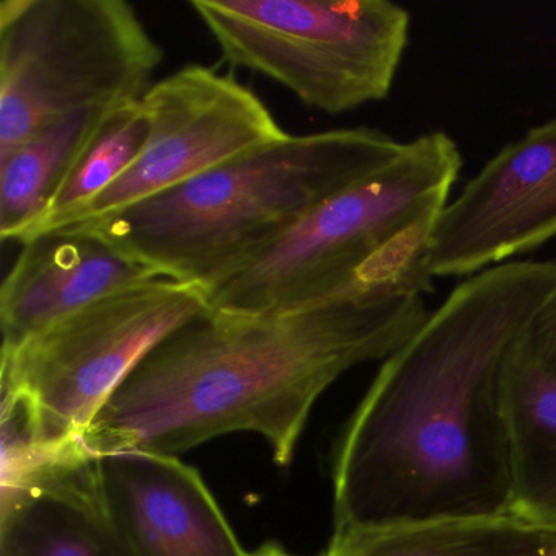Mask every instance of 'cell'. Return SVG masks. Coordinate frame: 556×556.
Returning <instances> with one entry per match:
<instances>
[{
  "label": "cell",
  "mask_w": 556,
  "mask_h": 556,
  "mask_svg": "<svg viewBox=\"0 0 556 556\" xmlns=\"http://www.w3.org/2000/svg\"><path fill=\"white\" fill-rule=\"evenodd\" d=\"M434 220L393 240L337 291L301 307L207 311L157 344L96 416L92 454L178 455L233 432L289 467L312 409L344 374L386 361L429 317Z\"/></svg>",
  "instance_id": "6da1fadb"
},
{
  "label": "cell",
  "mask_w": 556,
  "mask_h": 556,
  "mask_svg": "<svg viewBox=\"0 0 556 556\" xmlns=\"http://www.w3.org/2000/svg\"><path fill=\"white\" fill-rule=\"evenodd\" d=\"M556 262L470 276L390 354L334 451V530L509 516L506 367Z\"/></svg>",
  "instance_id": "7a4b0ae2"
},
{
  "label": "cell",
  "mask_w": 556,
  "mask_h": 556,
  "mask_svg": "<svg viewBox=\"0 0 556 556\" xmlns=\"http://www.w3.org/2000/svg\"><path fill=\"white\" fill-rule=\"evenodd\" d=\"M402 146L372 128L288 135L77 229L92 230L164 278L210 292L324 201L389 164Z\"/></svg>",
  "instance_id": "3957f363"
},
{
  "label": "cell",
  "mask_w": 556,
  "mask_h": 556,
  "mask_svg": "<svg viewBox=\"0 0 556 556\" xmlns=\"http://www.w3.org/2000/svg\"><path fill=\"white\" fill-rule=\"evenodd\" d=\"M458 146L442 131L402 151L324 201L242 271L207 292L211 311L301 307L346 285L400 236L435 219L460 175Z\"/></svg>",
  "instance_id": "277c9868"
},
{
  "label": "cell",
  "mask_w": 556,
  "mask_h": 556,
  "mask_svg": "<svg viewBox=\"0 0 556 556\" xmlns=\"http://www.w3.org/2000/svg\"><path fill=\"white\" fill-rule=\"evenodd\" d=\"M164 54L123 0H2L0 155L71 113L144 99Z\"/></svg>",
  "instance_id": "5b68a950"
},
{
  "label": "cell",
  "mask_w": 556,
  "mask_h": 556,
  "mask_svg": "<svg viewBox=\"0 0 556 556\" xmlns=\"http://www.w3.org/2000/svg\"><path fill=\"white\" fill-rule=\"evenodd\" d=\"M226 63L308 109L341 115L387 99L412 17L387 0H191Z\"/></svg>",
  "instance_id": "8992f818"
},
{
  "label": "cell",
  "mask_w": 556,
  "mask_h": 556,
  "mask_svg": "<svg viewBox=\"0 0 556 556\" xmlns=\"http://www.w3.org/2000/svg\"><path fill=\"white\" fill-rule=\"evenodd\" d=\"M210 311L207 292L154 278L106 295L17 350H2V387L18 390L48 444L83 441L90 422L142 359Z\"/></svg>",
  "instance_id": "52a82bcc"
},
{
  "label": "cell",
  "mask_w": 556,
  "mask_h": 556,
  "mask_svg": "<svg viewBox=\"0 0 556 556\" xmlns=\"http://www.w3.org/2000/svg\"><path fill=\"white\" fill-rule=\"evenodd\" d=\"M142 109L149 135L141 154L112 187L58 230L109 219L288 136L252 90L200 64L155 83L142 99Z\"/></svg>",
  "instance_id": "ba28073f"
},
{
  "label": "cell",
  "mask_w": 556,
  "mask_h": 556,
  "mask_svg": "<svg viewBox=\"0 0 556 556\" xmlns=\"http://www.w3.org/2000/svg\"><path fill=\"white\" fill-rule=\"evenodd\" d=\"M556 237V118L501 149L435 217L431 278H470Z\"/></svg>",
  "instance_id": "9c48e42d"
},
{
  "label": "cell",
  "mask_w": 556,
  "mask_h": 556,
  "mask_svg": "<svg viewBox=\"0 0 556 556\" xmlns=\"http://www.w3.org/2000/svg\"><path fill=\"white\" fill-rule=\"evenodd\" d=\"M110 530L131 556H249L197 468L177 455H99Z\"/></svg>",
  "instance_id": "30bf717a"
},
{
  "label": "cell",
  "mask_w": 556,
  "mask_h": 556,
  "mask_svg": "<svg viewBox=\"0 0 556 556\" xmlns=\"http://www.w3.org/2000/svg\"><path fill=\"white\" fill-rule=\"evenodd\" d=\"M0 288L2 350L129 286L162 278L86 229H63L25 242Z\"/></svg>",
  "instance_id": "8fae6325"
},
{
  "label": "cell",
  "mask_w": 556,
  "mask_h": 556,
  "mask_svg": "<svg viewBox=\"0 0 556 556\" xmlns=\"http://www.w3.org/2000/svg\"><path fill=\"white\" fill-rule=\"evenodd\" d=\"M506 409L513 444L509 516L556 532V377L520 353L506 367Z\"/></svg>",
  "instance_id": "7c38bea8"
},
{
  "label": "cell",
  "mask_w": 556,
  "mask_h": 556,
  "mask_svg": "<svg viewBox=\"0 0 556 556\" xmlns=\"http://www.w3.org/2000/svg\"><path fill=\"white\" fill-rule=\"evenodd\" d=\"M328 556H556V532L514 516L333 530Z\"/></svg>",
  "instance_id": "4fadbf2b"
},
{
  "label": "cell",
  "mask_w": 556,
  "mask_h": 556,
  "mask_svg": "<svg viewBox=\"0 0 556 556\" xmlns=\"http://www.w3.org/2000/svg\"><path fill=\"white\" fill-rule=\"evenodd\" d=\"M110 110H84L54 119L0 155L2 242L22 245L30 239L71 165Z\"/></svg>",
  "instance_id": "5bb4252c"
},
{
  "label": "cell",
  "mask_w": 556,
  "mask_h": 556,
  "mask_svg": "<svg viewBox=\"0 0 556 556\" xmlns=\"http://www.w3.org/2000/svg\"><path fill=\"white\" fill-rule=\"evenodd\" d=\"M0 556H131L100 497L30 494L0 501Z\"/></svg>",
  "instance_id": "9a60e30c"
},
{
  "label": "cell",
  "mask_w": 556,
  "mask_h": 556,
  "mask_svg": "<svg viewBox=\"0 0 556 556\" xmlns=\"http://www.w3.org/2000/svg\"><path fill=\"white\" fill-rule=\"evenodd\" d=\"M148 135L149 122L142 100L110 110L71 165L43 220L28 240L60 229L106 188L112 187L141 154Z\"/></svg>",
  "instance_id": "2e32d148"
},
{
  "label": "cell",
  "mask_w": 556,
  "mask_h": 556,
  "mask_svg": "<svg viewBox=\"0 0 556 556\" xmlns=\"http://www.w3.org/2000/svg\"><path fill=\"white\" fill-rule=\"evenodd\" d=\"M519 350L533 364L556 377V288L527 325Z\"/></svg>",
  "instance_id": "e0dca14e"
},
{
  "label": "cell",
  "mask_w": 556,
  "mask_h": 556,
  "mask_svg": "<svg viewBox=\"0 0 556 556\" xmlns=\"http://www.w3.org/2000/svg\"><path fill=\"white\" fill-rule=\"evenodd\" d=\"M249 556H301L295 553L288 552L281 543L275 542V540H268V542L262 543L258 548L249 552ZM317 556H328L327 552L320 553Z\"/></svg>",
  "instance_id": "ac0fdd59"
}]
</instances>
